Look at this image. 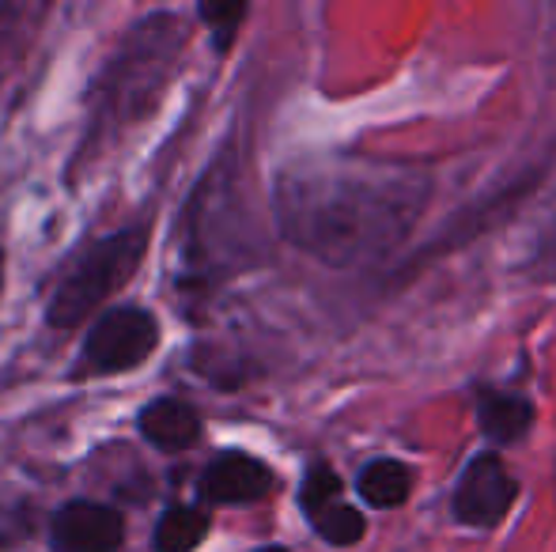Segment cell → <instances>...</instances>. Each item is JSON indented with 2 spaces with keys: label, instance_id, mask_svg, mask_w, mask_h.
Wrapping results in <instances>:
<instances>
[{
  "label": "cell",
  "instance_id": "1",
  "mask_svg": "<svg viewBox=\"0 0 556 552\" xmlns=\"http://www.w3.org/2000/svg\"><path fill=\"white\" fill-rule=\"evenodd\" d=\"M428 178L405 163L315 159L280 170L277 228L295 251L333 269L371 266L409 239L428 205Z\"/></svg>",
  "mask_w": 556,
  "mask_h": 552
},
{
  "label": "cell",
  "instance_id": "2",
  "mask_svg": "<svg viewBox=\"0 0 556 552\" xmlns=\"http://www.w3.org/2000/svg\"><path fill=\"white\" fill-rule=\"evenodd\" d=\"M186 42L190 30L175 12H152L125 30L111 61L91 84V114L80 152L106 144L114 133L144 121L163 103Z\"/></svg>",
  "mask_w": 556,
  "mask_h": 552
},
{
  "label": "cell",
  "instance_id": "3",
  "mask_svg": "<svg viewBox=\"0 0 556 552\" xmlns=\"http://www.w3.org/2000/svg\"><path fill=\"white\" fill-rule=\"evenodd\" d=\"M148 243H152V228L129 223V228H117L111 235H99L88 246H80L61 269L58 284L46 299V325L68 333L103 314L106 303L137 277Z\"/></svg>",
  "mask_w": 556,
  "mask_h": 552
},
{
  "label": "cell",
  "instance_id": "4",
  "mask_svg": "<svg viewBox=\"0 0 556 552\" xmlns=\"http://www.w3.org/2000/svg\"><path fill=\"white\" fill-rule=\"evenodd\" d=\"M160 341V318L148 307H132V303L106 307L103 314H96L88 322V333H84L68 378L84 383V378H111L137 371L152 360Z\"/></svg>",
  "mask_w": 556,
  "mask_h": 552
},
{
  "label": "cell",
  "instance_id": "5",
  "mask_svg": "<svg viewBox=\"0 0 556 552\" xmlns=\"http://www.w3.org/2000/svg\"><path fill=\"white\" fill-rule=\"evenodd\" d=\"M519 485L507 473L504 458L500 454H477L473 462L462 470L458 485H454V518L462 526H473V530H489V526L504 523V515L511 511Z\"/></svg>",
  "mask_w": 556,
  "mask_h": 552
},
{
  "label": "cell",
  "instance_id": "6",
  "mask_svg": "<svg viewBox=\"0 0 556 552\" xmlns=\"http://www.w3.org/2000/svg\"><path fill=\"white\" fill-rule=\"evenodd\" d=\"M125 515L111 503L68 500L50 518L53 552H122Z\"/></svg>",
  "mask_w": 556,
  "mask_h": 552
},
{
  "label": "cell",
  "instance_id": "7",
  "mask_svg": "<svg viewBox=\"0 0 556 552\" xmlns=\"http://www.w3.org/2000/svg\"><path fill=\"white\" fill-rule=\"evenodd\" d=\"M277 488V473L262 462V458L247 454V450H224L201 470L198 496L208 508H242V503H257Z\"/></svg>",
  "mask_w": 556,
  "mask_h": 552
},
{
  "label": "cell",
  "instance_id": "8",
  "mask_svg": "<svg viewBox=\"0 0 556 552\" xmlns=\"http://www.w3.org/2000/svg\"><path fill=\"white\" fill-rule=\"evenodd\" d=\"M137 432L144 442L167 454H182V450L198 447L201 439V413L186 398H155L137 413Z\"/></svg>",
  "mask_w": 556,
  "mask_h": 552
},
{
  "label": "cell",
  "instance_id": "9",
  "mask_svg": "<svg viewBox=\"0 0 556 552\" xmlns=\"http://www.w3.org/2000/svg\"><path fill=\"white\" fill-rule=\"evenodd\" d=\"M477 424H481L484 439L519 442L534 424V406L507 390H477Z\"/></svg>",
  "mask_w": 556,
  "mask_h": 552
},
{
  "label": "cell",
  "instance_id": "10",
  "mask_svg": "<svg viewBox=\"0 0 556 552\" xmlns=\"http://www.w3.org/2000/svg\"><path fill=\"white\" fill-rule=\"evenodd\" d=\"M213 530V515L198 503H167L155 518L152 552H198Z\"/></svg>",
  "mask_w": 556,
  "mask_h": 552
},
{
  "label": "cell",
  "instance_id": "11",
  "mask_svg": "<svg viewBox=\"0 0 556 552\" xmlns=\"http://www.w3.org/2000/svg\"><path fill=\"white\" fill-rule=\"evenodd\" d=\"M356 492L367 508H379V511H390V508H402L413 492V473L405 462L397 458H375L359 470L356 477Z\"/></svg>",
  "mask_w": 556,
  "mask_h": 552
},
{
  "label": "cell",
  "instance_id": "12",
  "mask_svg": "<svg viewBox=\"0 0 556 552\" xmlns=\"http://www.w3.org/2000/svg\"><path fill=\"white\" fill-rule=\"evenodd\" d=\"M307 523L311 530L318 534L323 541H330L337 549H349V545H359L367 534V518L359 515L352 503H344V496H337V500L323 503V508L307 511Z\"/></svg>",
  "mask_w": 556,
  "mask_h": 552
},
{
  "label": "cell",
  "instance_id": "13",
  "mask_svg": "<svg viewBox=\"0 0 556 552\" xmlns=\"http://www.w3.org/2000/svg\"><path fill=\"white\" fill-rule=\"evenodd\" d=\"M250 8L239 4V0H216V4H198V20L205 23L208 30H213V46L216 53H227L235 42V35H239V23L247 20Z\"/></svg>",
  "mask_w": 556,
  "mask_h": 552
},
{
  "label": "cell",
  "instance_id": "14",
  "mask_svg": "<svg viewBox=\"0 0 556 552\" xmlns=\"http://www.w3.org/2000/svg\"><path fill=\"white\" fill-rule=\"evenodd\" d=\"M341 492H344V485H341V477L333 473V465L315 462L307 473H303V485H300V508H303V515H307V511H315V508H323V503L337 500Z\"/></svg>",
  "mask_w": 556,
  "mask_h": 552
},
{
  "label": "cell",
  "instance_id": "15",
  "mask_svg": "<svg viewBox=\"0 0 556 552\" xmlns=\"http://www.w3.org/2000/svg\"><path fill=\"white\" fill-rule=\"evenodd\" d=\"M30 534H35V518H30V515L12 511V515L0 518V549H15L20 541H27Z\"/></svg>",
  "mask_w": 556,
  "mask_h": 552
},
{
  "label": "cell",
  "instance_id": "16",
  "mask_svg": "<svg viewBox=\"0 0 556 552\" xmlns=\"http://www.w3.org/2000/svg\"><path fill=\"white\" fill-rule=\"evenodd\" d=\"M27 15H35V8H27V4H0V46L12 42L15 30H20V23L27 20Z\"/></svg>",
  "mask_w": 556,
  "mask_h": 552
},
{
  "label": "cell",
  "instance_id": "17",
  "mask_svg": "<svg viewBox=\"0 0 556 552\" xmlns=\"http://www.w3.org/2000/svg\"><path fill=\"white\" fill-rule=\"evenodd\" d=\"M0 292H4V246H0Z\"/></svg>",
  "mask_w": 556,
  "mask_h": 552
},
{
  "label": "cell",
  "instance_id": "18",
  "mask_svg": "<svg viewBox=\"0 0 556 552\" xmlns=\"http://www.w3.org/2000/svg\"><path fill=\"white\" fill-rule=\"evenodd\" d=\"M257 552H288L285 545H265V549H257Z\"/></svg>",
  "mask_w": 556,
  "mask_h": 552
}]
</instances>
